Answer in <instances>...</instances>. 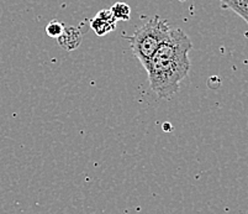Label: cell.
Wrapping results in <instances>:
<instances>
[{"label": "cell", "instance_id": "obj_1", "mask_svg": "<svg viewBox=\"0 0 248 214\" xmlns=\"http://www.w3.org/2000/svg\"><path fill=\"white\" fill-rule=\"evenodd\" d=\"M193 44L182 29H170L166 41L158 47L145 67L151 89L161 99H170L190 69Z\"/></svg>", "mask_w": 248, "mask_h": 214}, {"label": "cell", "instance_id": "obj_2", "mask_svg": "<svg viewBox=\"0 0 248 214\" xmlns=\"http://www.w3.org/2000/svg\"><path fill=\"white\" fill-rule=\"evenodd\" d=\"M168 21L155 15L142 25L131 36H123L130 42V49L135 57L143 67L147 66L150 58L155 55L158 47L167 40L170 31Z\"/></svg>", "mask_w": 248, "mask_h": 214}, {"label": "cell", "instance_id": "obj_3", "mask_svg": "<svg viewBox=\"0 0 248 214\" xmlns=\"http://www.w3.org/2000/svg\"><path fill=\"white\" fill-rule=\"evenodd\" d=\"M116 21L110 9L100 10L93 19L90 20V29L98 36H105L116 29Z\"/></svg>", "mask_w": 248, "mask_h": 214}, {"label": "cell", "instance_id": "obj_4", "mask_svg": "<svg viewBox=\"0 0 248 214\" xmlns=\"http://www.w3.org/2000/svg\"><path fill=\"white\" fill-rule=\"evenodd\" d=\"M83 40V33L78 26L66 25L62 35L57 39L58 45L66 51H74L80 46Z\"/></svg>", "mask_w": 248, "mask_h": 214}, {"label": "cell", "instance_id": "obj_5", "mask_svg": "<svg viewBox=\"0 0 248 214\" xmlns=\"http://www.w3.org/2000/svg\"><path fill=\"white\" fill-rule=\"evenodd\" d=\"M221 5L230 9L248 24V0H220Z\"/></svg>", "mask_w": 248, "mask_h": 214}, {"label": "cell", "instance_id": "obj_6", "mask_svg": "<svg viewBox=\"0 0 248 214\" xmlns=\"http://www.w3.org/2000/svg\"><path fill=\"white\" fill-rule=\"evenodd\" d=\"M110 10H111L115 19L120 20V21H128L131 17V8L126 3H121V1L115 3Z\"/></svg>", "mask_w": 248, "mask_h": 214}, {"label": "cell", "instance_id": "obj_7", "mask_svg": "<svg viewBox=\"0 0 248 214\" xmlns=\"http://www.w3.org/2000/svg\"><path fill=\"white\" fill-rule=\"evenodd\" d=\"M64 28H66V24L61 21V20H52L47 24L46 33L52 39H58L62 35Z\"/></svg>", "mask_w": 248, "mask_h": 214}, {"label": "cell", "instance_id": "obj_8", "mask_svg": "<svg viewBox=\"0 0 248 214\" xmlns=\"http://www.w3.org/2000/svg\"><path fill=\"white\" fill-rule=\"evenodd\" d=\"M179 1H189V0H179Z\"/></svg>", "mask_w": 248, "mask_h": 214}]
</instances>
